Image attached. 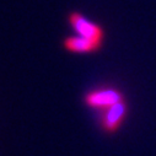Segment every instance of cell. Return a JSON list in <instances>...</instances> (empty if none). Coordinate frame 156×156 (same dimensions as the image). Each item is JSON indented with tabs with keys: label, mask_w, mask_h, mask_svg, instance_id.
Instances as JSON below:
<instances>
[{
	"label": "cell",
	"mask_w": 156,
	"mask_h": 156,
	"mask_svg": "<svg viewBox=\"0 0 156 156\" xmlns=\"http://www.w3.org/2000/svg\"><path fill=\"white\" fill-rule=\"evenodd\" d=\"M68 23L69 26L76 32V34L90 38V40H94L96 42H105V30L103 27L87 19L84 14L79 12V11H70L68 14Z\"/></svg>",
	"instance_id": "cell-1"
},
{
	"label": "cell",
	"mask_w": 156,
	"mask_h": 156,
	"mask_svg": "<svg viewBox=\"0 0 156 156\" xmlns=\"http://www.w3.org/2000/svg\"><path fill=\"white\" fill-rule=\"evenodd\" d=\"M84 101L86 106H89L90 108L105 111L106 108L115 103L124 101V96L119 90L108 87V89H98V90L89 91L85 95Z\"/></svg>",
	"instance_id": "cell-2"
},
{
	"label": "cell",
	"mask_w": 156,
	"mask_h": 156,
	"mask_svg": "<svg viewBox=\"0 0 156 156\" xmlns=\"http://www.w3.org/2000/svg\"><path fill=\"white\" fill-rule=\"evenodd\" d=\"M127 114H128V106L126 103V100L106 108L101 118L102 129L108 134L118 132L126 119Z\"/></svg>",
	"instance_id": "cell-3"
},
{
	"label": "cell",
	"mask_w": 156,
	"mask_h": 156,
	"mask_svg": "<svg viewBox=\"0 0 156 156\" xmlns=\"http://www.w3.org/2000/svg\"><path fill=\"white\" fill-rule=\"evenodd\" d=\"M103 43L96 42L83 36H66L63 40V47L65 51L75 54H91L102 48Z\"/></svg>",
	"instance_id": "cell-4"
}]
</instances>
